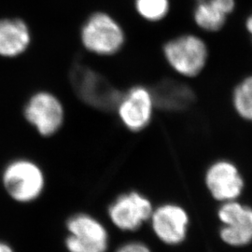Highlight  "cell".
I'll list each match as a JSON object with an SVG mask.
<instances>
[{
    "label": "cell",
    "instance_id": "4",
    "mask_svg": "<svg viewBox=\"0 0 252 252\" xmlns=\"http://www.w3.org/2000/svg\"><path fill=\"white\" fill-rule=\"evenodd\" d=\"M81 42L90 53L98 55L117 54L125 43L123 29L109 15L94 13L81 29Z\"/></svg>",
    "mask_w": 252,
    "mask_h": 252
},
{
    "label": "cell",
    "instance_id": "16",
    "mask_svg": "<svg viewBox=\"0 0 252 252\" xmlns=\"http://www.w3.org/2000/svg\"><path fill=\"white\" fill-rule=\"evenodd\" d=\"M136 9L149 21L163 18L168 11V0H136Z\"/></svg>",
    "mask_w": 252,
    "mask_h": 252
},
{
    "label": "cell",
    "instance_id": "10",
    "mask_svg": "<svg viewBox=\"0 0 252 252\" xmlns=\"http://www.w3.org/2000/svg\"><path fill=\"white\" fill-rule=\"evenodd\" d=\"M153 106L151 92L144 87L136 86L123 94L118 105V113L126 128L139 131L150 123Z\"/></svg>",
    "mask_w": 252,
    "mask_h": 252
},
{
    "label": "cell",
    "instance_id": "8",
    "mask_svg": "<svg viewBox=\"0 0 252 252\" xmlns=\"http://www.w3.org/2000/svg\"><path fill=\"white\" fill-rule=\"evenodd\" d=\"M218 217L222 223L220 236L226 245L241 248L252 243V207L228 201L219 208Z\"/></svg>",
    "mask_w": 252,
    "mask_h": 252
},
{
    "label": "cell",
    "instance_id": "3",
    "mask_svg": "<svg viewBox=\"0 0 252 252\" xmlns=\"http://www.w3.org/2000/svg\"><path fill=\"white\" fill-rule=\"evenodd\" d=\"M67 235L64 248L67 252H107L109 234L99 220L88 213H76L65 221Z\"/></svg>",
    "mask_w": 252,
    "mask_h": 252
},
{
    "label": "cell",
    "instance_id": "15",
    "mask_svg": "<svg viewBox=\"0 0 252 252\" xmlns=\"http://www.w3.org/2000/svg\"><path fill=\"white\" fill-rule=\"evenodd\" d=\"M234 108L245 120L252 121V77L245 79L234 93Z\"/></svg>",
    "mask_w": 252,
    "mask_h": 252
},
{
    "label": "cell",
    "instance_id": "13",
    "mask_svg": "<svg viewBox=\"0 0 252 252\" xmlns=\"http://www.w3.org/2000/svg\"><path fill=\"white\" fill-rule=\"evenodd\" d=\"M31 42L27 24L20 19L0 20V56L13 58L24 54Z\"/></svg>",
    "mask_w": 252,
    "mask_h": 252
},
{
    "label": "cell",
    "instance_id": "12",
    "mask_svg": "<svg viewBox=\"0 0 252 252\" xmlns=\"http://www.w3.org/2000/svg\"><path fill=\"white\" fill-rule=\"evenodd\" d=\"M153 105L163 110H183L189 108L194 100L191 89L178 81H160L151 92Z\"/></svg>",
    "mask_w": 252,
    "mask_h": 252
},
{
    "label": "cell",
    "instance_id": "19",
    "mask_svg": "<svg viewBox=\"0 0 252 252\" xmlns=\"http://www.w3.org/2000/svg\"><path fill=\"white\" fill-rule=\"evenodd\" d=\"M0 252H15V251L9 243L0 241Z\"/></svg>",
    "mask_w": 252,
    "mask_h": 252
},
{
    "label": "cell",
    "instance_id": "2",
    "mask_svg": "<svg viewBox=\"0 0 252 252\" xmlns=\"http://www.w3.org/2000/svg\"><path fill=\"white\" fill-rule=\"evenodd\" d=\"M2 184L13 201L29 204L41 196L45 188V177L36 162L28 159H16L5 166Z\"/></svg>",
    "mask_w": 252,
    "mask_h": 252
},
{
    "label": "cell",
    "instance_id": "17",
    "mask_svg": "<svg viewBox=\"0 0 252 252\" xmlns=\"http://www.w3.org/2000/svg\"><path fill=\"white\" fill-rule=\"evenodd\" d=\"M116 252H153V251L143 242L129 241L120 246Z\"/></svg>",
    "mask_w": 252,
    "mask_h": 252
},
{
    "label": "cell",
    "instance_id": "6",
    "mask_svg": "<svg viewBox=\"0 0 252 252\" xmlns=\"http://www.w3.org/2000/svg\"><path fill=\"white\" fill-rule=\"evenodd\" d=\"M24 115L39 135L52 136L63 126L64 110L61 101L54 94L40 91L28 99Z\"/></svg>",
    "mask_w": 252,
    "mask_h": 252
},
{
    "label": "cell",
    "instance_id": "7",
    "mask_svg": "<svg viewBox=\"0 0 252 252\" xmlns=\"http://www.w3.org/2000/svg\"><path fill=\"white\" fill-rule=\"evenodd\" d=\"M153 207L151 201L136 191L119 195L108 208L111 223L120 231L135 232L150 220Z\"/></svg>",
    "mask_w": 252,
    "mask_h": 252
},
{
    "label": "cell",
    "instance_id": "20",
    "mask_svg": "<svg viewBox=\"0 0 252 252\" xmlns=\"http://www.w3.org/2000/svg\"><path fill=\"white\" fill-rule=\"evenodd\" d=\"M247 27H248V30L250 31V33L252 35V15L247 22Z\"/></svg>",
    "mask_w": 252,
    "mask_h": 252
},
{
    "label": "cell",
    "instance_id": "1",
    "mask_svg": "<svg viewBox=\"0 0 252 252\" xmlns=\"http://www.w3.org/2000/svg\"><path fill=\"white\" fill-rule=\"evenodd\" d=\"M70 82L79 99L98 110L116 109L123 97V94L107 78L81 62L73 64Z\"/></svg>",
    "mask_w": 252,
    "mask_h": 252
},
{
    "label": "cell",
    "instance_id": "5",
    "mask_svg": "<svg viewBox=\"0 0 252 252\" xmlns=\"http://www.w3.org/2000/svg\"><path fill=\"white\" fill-rule=\"evenodd\" d=\"M163 53L172 67L186 77L198 75L207 62V46L201 38L191 35L170 40L164 46Z\"/></svg>",
    "mask_w": 252,
    "mask_h": 252
},
{
    "label": "cell",
    "instance_id": "9",
    "mask_svg": "<svg viewBox=\"0 0 252 252\" xmlns=\"http://www.w3.org/2000/svg\"><path fill=\"white\" fill-rule=\"evenodd\" d=\"M156 237L167 246H178L186 239L189 228L188 213L175 204H164L153 209L150 218Z\"/></svg>",
    "mask_w": 252,
    "mask_h": 252
},
{
    "label": "cell",
    "instance_id": "14",
    "mask_svg": "<svg viewBox=\"0 0 252 252\" xmlns=\"http://www.w3.org/2000/svg\"><path fill=\"white\" fill-rule=\"evenodd\" d=\"M228 13L220 6L210 1H200L194 11L199 27L207 31H217L224 25Z\"/></svg>",
    "mask_w": 252,
    "mask_h": 252
},
{
    "label": "cell",
    "instance_id": "11",
    "mask_svg": "<svg viewBox=\"0 0 252 252\" xmlns=\"http://www.w3.org/2000/svg\"><path fill=\"white\" fill-rule=\"evenodd\" d=\"M206 184L213 198L220 202L234 201L244 189V181L233 163L221 161L208 169Z\"/></svg>",
    "mask_w": 252,
    "mask_h": 252
},
{
    "label": "cell",
    "instance_id": "18",
    "mask_svg": "<svg viewBox=\"0 0 252 252\" xmlns=\"http://www.w3.org/2000/svg\"><path fill=\"white\" fill-rule=\"evenodd\" d=\"M199 1H210V2L216 3L224 9L227 13H230L234 9V0H199Z\"/></svg>",
    "mask_w": 252,
    "mask_h": 252
}]
</instances>
